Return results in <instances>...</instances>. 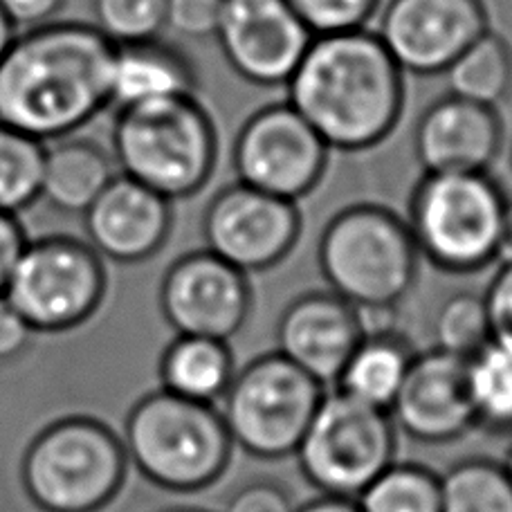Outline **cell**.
<instances>
[{"instance_id":"7a4b0ae2","label":"cell","mask_w":512,"mask_h":512,"mask_svg":"<svg viewBox=\"0 0 512 512\" xmlns=\"http://www.w3.org/2000/svg\"><path fill=\"white\" fill-rule=\"evenodd\" d=\"M286 88L288 104L331 151L373 149L405 108V72L367 27L315 36Z\"/></svg>"},{"instance_id":"4dcf8cb0","label":"cell","mask_w":512,"mask_h":512,"mask_svg":"<svg viewBox=\"0 0 512 512\" xmlns=\"http://www.w3.org/2000/svg\"><path fill=\"white\" fill-rule=\"evenodd\" d=\"M315 36L367 27L380 9V0H288Z\"/></svg>"},{"instance_id":"ffe728a7","label":"cell","mask_w":512,"mask_h":512,"mask_svg":"<svg viewBox=\"0 0 512 512\" xmlns=\"http://www.w3.org/2000/svg\"><path fill=\"white\" fill-rule=\"evenodd\" d=\"M191 59L162 39L115 45L111 63V106L115 111L196 95Z\"/></svg>"},{"instance_id":"5b68a950","label":"cell","mask_w":512,"mask_h":512,"mask_svg":"<svg viewBox=\"0 0 512 512\" xmlns=\"http://www.w3.org/2000/svg\"><path fill=\"white\" fill-rule=\"evenodd\" d=\"M128 463L167 490L191 492L214 483L232 456L221 411L158 389L131 409L124 427Z\"/></svg>"},{"instance_id":"d590c367","label":"cell","mask_w":512,"mask_h":512,"mask_svg":"<svg viewBox=\"0 0 512 512\" xmlns=\"http://www.w3.org/2000/svg\"><path fill=\"white\" fill-rule=\"evenodd\" d=\"M63 5L66 0H0V9L16 25V30H30V27L57 21Z\"/></svg>"},{"instance_id":"8992f818","label":"cell","mask_w":512,"mask_h":512,"mask_svg":"<svg viewBox=\"0 0 512 512\" xmlns=\"http://www.w3.org/2000/svg\"><path fill=\"white\" fill-rule=\"evenodd\" d=\"M508 196L483 173H423L409 200L418 252L447 272H477L499 259Z\"/></svg>"},{"instance_id":"f1b7e54d","label":"cell","mask_w":512,"mask_h":512,"mask_svg":"<svg viewBox=\"0 0 512 512\" xmlns=\"http://www.w3.org/2000/svg\"><path fill=\"white\" fill-rule=\"evenodd\" d=\"M492 340L483 297L459 292L438 308L434 317V349L472 358Z\"/></svg>"},{"instance_id":"484cf974","label":"cell","mask_w":512,"mask_h":512,"mask_svg":"<svg viewBox=\"0 0 512 512\" xmlns=\"http://www.w3.org/2000/svg\"><path fill=\"white\" fill-rule=\"evenodd\" d=\"M355 504L362 512H441V477L420 465L391 463Z\"/></svg>"},{"instance_id":"4fadbf2b","label":"cell","mask_w":512,"mask_h":512,"mask_svg":"<svg viewBox=\"0 0 512 512\" xmlns=\"http://www.w3.org/2000/svg\"><path fill=\"white\" fill-rule=\"evenodd\" d=\"M488 30L483 0H387L376 34L402 72L438 75Z\"/></svg>"},{"instance_id":"836d02e7","label":"cell","mask_w":512,"mask_h":512,"mask_svg":"<svg viewBox=\"0 0 512 512\" xmlns=\"http://www.w3.org/2000/svg\"><path fill=\"white\" fill-rule=\"evenodd\" d=\"M225 512H295L290 497L274 483H250L236 492Z\"/></svg>"},{"instance_id":"d6986e66","label":"cell","mask_w":512,"mask_h":512,"mask_svg":"<svg viewBox=\"0 0 512 512\" xmlns=\"http://www.w3.org/2000/svg\"><path fill=\"white\" fill-rule=\"evenodd\" d=\"M171 223V200L122 173L84 212L88 245L115 263L151 259L169 239Z\"/></svg>"},{"instance_id":"603a6c76","label":"cell","mask_w":512,"mask_h":512,"mask_svg":"<svg viewBox=\"0 0 512 512\" xmlns=\"http://www.w3.org/2000/svg\"><path fill=\"white\" fill-rule=\"evenodd\" d=\"M234 360L227 342L178 335L160 360L162 389L180 398L214 405L234 378Z\"/></svg>"},{"instance_id":"8d00e7d4","label":"cell","mask_w":512,"mask_h":512,"mask_svg":"<svg viewBox=\"0 0 512 512\" xmlns=\"http://www.w3.org/2000/svg\"><path fill=\"white\" fill-rule=\"evenodd\" d=\"M27 243L23 225L18 223V216L0 212V295L7 288V281L12 277V270Z\"/></svg>"},{"instance_id":"f546056e","label":"cell","mask_w":512,"mask_h":512,"mask_svg":"<svg viewBox=\"0 0 512 512\" xmlns=\"http://www.w3.org/2000/svg\"><path fill=\"white\" fill-rule=\"evenodd\" d=\"M169 0H93V25L113 45L160 39Z\"/></svg>"},{"instance_id":"2e32d148","label":"cell","mask_w":512,"mask_h":512,"mask_svg":"<svg viewBox=\"0 0 512 512\" xmlns=\"http://www.w3.org/2000/svg\"><path fill=\"white\" fill-rule=\"evenodd\" d=\"M391 420L414 441L452 443L477 427L468 360L429 349L416 353L389 409Z\"/></svg>"},{"instance_id":"7c38bea8","label":"cell","mask_w":512,"mask_h":512,"mask_svg":"<svg viewBox=\"0 0 512 512\" xmlns=\"http://www.w3.org/2000/svg\"><path fill=\"white\" fill-rule=\"evenodd\" d=\"M301 234V214L292 200L234 182L209 200L203 214L205 245L241 272L277 265Z\"/></svg>"},{"instance_id":"52a82bcc","label":"cell","mask_w":512,"mask_h":512,"mask_svg":"<svg viewBox=\"0 0 512 512\" xmlns=\"http://www.w3.org/2000/svg\"><path fill=\"white\" fill-rule=\"evenodd\" d=\"M126 450L113 429L88 416L57 420L25 450L21 481L43 512H99L122 490Z\"/></svg>"},{"instance_id":"4316f807","label":"cell","mask_w":512,"mask_h":512,"mask_svg":"<svg viewBox=\"0 0 512 512\" xmlns=\"http://www.w3.org/2000/svg\"><path fill=\"white\" fill-rule=\"evenodd\" d=\"M470 393L477 423L497 432L512 429V349L490 340L468 358Z\"/></svg>"},{"instance_id":"9a60e30c","label":"cell","mask_w":512,"mask_h":512,"mask_svg":"<svg viewBox=\"0 0 512 512\" xmlns=\"http://www.w3.org/2000/svg\"><path fill=\"white\" fill-rule=\"evenodd\" d=\"M160 308L178 335L227 342L248 319V279L209 250L189 252L164 274Z\"/></svg>"},{"instance_id":"74e56055","label":"cell","mask_w":512,"mask_h":512,"mask_svg":"<svg viewBox=\"0 0 512 512\" xmlns=\"http://www.w3.org/2000/svg\"><path fill=\"white\" fill-rule=\"evenodd\" d=\"M295 512H362L360 506L355 504V499H344V497H331L324 495L322 499L310 501V504L301 506Z\"/></svg>"},{"instance_id":"d6a6232c","label":"cell","mask_w":512,"mask_h":512,"mask_svg":"<svg viewBox=\"0 0 512 512\" xmlns=\"http://www.w3.org/2000/svg\"><path fill=\"white\" fill-rule=\"evenodd\" d=\"M223 0H169L167 30H176L189 39L214 36Z\"/></svg>"},{"instance_id":"44dd1931","label":"cell","mask_w":512,"mask_h":512,"mask_svg":"<svg viewBox=\"0 0 512 512\" xmlns=\"http://www.w3.org/2000/svg\"><path fill=\"white\" fill-rule=\"evenodd\" d=\"M117 173L104 146L75 135L63 137L45 146L41 198L57 212L84 216Z\"/></svg>"},{"instance_id":"6da1fadb","label":"cell","mask_w":512,"mask_h":512,"mask_svg":"<svg viewBox=\"0 0 512 512\" xmlns=\"http://www.w3.org/2000/svg\"><path fill=\"white\" fill-rule=\"evenodd\" d=\"M113 50L84 21L21 30L0 59V124L43 144L75 135L111 106Z\"/></svg>"},{"instance_id":"b9f144b4","label":"cell","mask_w":512,"mask_h":512,"mask_svg":"<svg viewBox=\"0 0 512 512\" xmlns=\"http://www.w3.org/2000/svg\"><path fill=\"white\" fill-rule=\"evenodd\" d=\"M173 512H200V510H173Z\"/></svg>"},{"instance_id":"5bb4252c","label":"cell","mask_w":512,"mask_h":512,"mask_svg":"<svg viewBox=\"0 0 512 512\" xmlns=\"http://www.w3.org/2000/svg\"><path fill=\"white\" fill-rule=\"evenodd\" d=\"M216 41L236 75L254 86H286L315 34L288 0H223Z\"/></svg>"},{"instance_id":"9c48e42d","label":"cell","mask_w":512,"mask_h":512,"mask_svg":"<svg viewBox=\"0 0 512 512\" xmlns=\"http://www.w3.org/2000/svg\"><path fill=\"white\" fill-rule=\"evenodd\" d=\"M295 454L304 477L324 495L358 499L396 463V427L389 411L328 389Z\"/></svg>"},{"instance_id":"ab89813d","label":"cell","mask_w":512,"mask_h":512,"mask_svg":"<svg viewBox=\"0 0 512 512\" xmlns=\"http://www.w3.org/2000/svg\"><path fill=\"white\" fill-rule=\"evenodd\" d=\"M16 25L9 21L7 14L0 9V59H3V54L7 52L9 45H12V41L16 39Z\"/></svg>"},{"instance_id":"d4e9b609","label":"cell","mask_w":512,"mask_h":512,"mask_svg":"<svg viewBox=\"0 0 512 512\" xmlns=\"http://www.w3.org/2000/svg\"><path fill=\"white\" fill-rule=\"evenodd\" d=\"M441 512H512V481L504 465L456 463L441 477Z\"/></svg>"},{"instance_id":"30bf717a","label":"cell","mask_w":512,"mask_h":512,"mask_svg":"<svg viewBox=\"0 0 512 512\" xmlns=\"http://www.w3.org/2000/svg\"><path fill=\"white\" fill-rule=\"evenodd\" d=\"M104 295L102 256L72 236L27 241L3 292L34 333L77 328L95 315Z\"/></svg>"},{"instance_id":"cb8c5ba5","label":"cell","mask_w":512,"mask_h":512,"mask_svg":"<svg viewBox=\"0 0 512 512\" xmlns=\"http://www.w3.org/2000/svg\"><path fill=\"white\" fill-rule=\"evenodd\" d=\"M450 93L497 108L512 93V45L490 27L445 70Z\"/></svg>"},{"instance_id":"e575fe53","label":"cell","mask_w":512,"mask_h":512,"mask_svg":"<svg viewBox=\"0 0 512 512\" xmlns=\"http://www.w3.org/2000/svg\"><path fill=\"white\" fill-rule=\"evenodd\" d=\"M34 331L16 308L0 295V362L16 360L30 346Z\"/></svg>"},{"instance_id":"60d3db41","label":"cell","mask_w":512,"mask_h":512,"mask_svg":"<svg viewBox=\"0 0 512 512\" xmlns=\"http://www.w3.org/2000/svg\"><path fill=\"white\" fill-rule=\"evenodd\" d=\"M504 470H506V474L510 477V481H512V445L508 447V452H506V459H504Z\"/></svg>"},{"instance_id":"e0dca14e","label":"cell","mask_w":512,"mask_h":512,"mask_svg":"<svg viewBox=\"0 0 512 512\" xmlns=\"http://www.w3.org/2000/svg\"><path fill=\"white\" fill-rule=\"evenodd\" d=\"M364 335L358 308L333 292H313L283 310L277 326V353L324 389H333Z\"/></svg>"},{"instance_id":"277c9868","label":"cell","mask_w":512,"mask_h":512,"mask_svg":"<svg viewBox=\"0 0 512 512\" xmlns=\"http://www.w3.org/2000/svg\"><path fill=\"white\" fill-rule=\"evenodd\" d=\"M317 256L333 295L358 310H393L414 286L420 252L405 218L362 203L326 223Z\"/></svg>"},{"instance_id":"7bdbcfd3","label":"cell","mask_w":512,"mask_h":512,"mask_svg":"<svg viewBox=\"0 0 512 512\" xmlns=\"http://www.w3.org/2000/svg\"><path fill=\"white\" fill-rule=\"evenodd\" d=\"M510 162H512V149H510Z\"/></svg>"},{"instance_id":"7402d4cb","label":"cell","mask_w":512,"mask_h":512,"mask_svg":"<svg viewBox=\"0 0 512 512\" xmlns=\"http://www.w3.org/2000/svg\"><path fill=\"white\" fill-rule=\"evenodd\" d=\"M414 349L389 331L367 333L346 362L333 389L382 411H389L405 382Z\"/></svg>"},{"instance_id":"8fae6325","label":"cell","mask_w":512,"mask_h":512,"mask_svg":"<svg viewBox=\"0 0 512 512\" xmlns=\"http://www.w3.org/2000/svg\"><path fill=\"white\" fill-rule=\"evenodd\" d=\"M331 149L288 102L270 104L243 122L232 164L239 182L297 203L322 182Z\"/></svg>"},{"instance_id":"ba28073f","label":"cell","mask_w":512,"mask_h":512,"mask_svg":"<svg viewBox=\"0 0 512 512\" xmlns=\"http://www.w3.org/2000/svg\"><path fill=\"white\" fill-rule=\"evenodd\" d=\"M326 391L281 353H268L234 373L221 398V418L241 450L286 459L297 452Z\"/></svg>"},{"instance_id":"1f68e13d","label":"cell","mask_w":512,"mask_h":512,"mask_svg":"<svg viewBox=\"0 0 512 512\" xmlns=\"http://www.w3.org/2000/svg\"><path fill=\"white\" fill-rule=\"evenodd\" d=\"M483 304L488 313L490 337L512 349V259L499 263L483 292Z\"/></svg>"},{"instance_id":"f35d334b","label":"cell","mask_w":512,"mask_h":512,"mask_svg":"<svg viewBox=\"0 0 512 512\" xmlns=\"http://www.w3.org/2000/svg\"><path fill=\"white\" fill-rule=\"evenodd\" d=\"M512 259V200L508 198L506 216H504V234H501V248H499V263Z\"/></svg>"},{"instance_id":"ac0fdd59","label":"cell","mask_w":512,"mask_h":512,"mask_svg":"<svg viewBox=\"0 0 512 512\" xmlns=\"http://www.w3.org/2000/svg\"><path fill=\"white\" fill-rule=\"evenodd\" d=\"M504 146L497 108L445 95L429 104L414 128V153L423 173H483Z\"/></svg>"},{"instance_id":"83f0119b","label":"cell","mask_w":512,"mask_h":512,"mask_svg":"<svg viewBox=\"0 0 512 512\" xmlns=\"http://www.w3.org/2000/svg\"><path fill=\"white\" fill-rule=\"evenodd\" d=\"M45 144L0 124V212L18 216L41 198Z\"/></svg>"},{"instance_id":"3957f363","label":"cell","mask_w":512,"mask_h":512,"mask_svg":"<svg viewBox=\"0 0 512 512\" xmlns=\"http://www.w3.org/2000/svg\"><path fill=\"white\" fill-rule=\"evenodd\" d=\"M113 160L122 176L171 203L196 196L218 160L212 115L196 95L117 111Z\"/></svg>"}]
</instances>
